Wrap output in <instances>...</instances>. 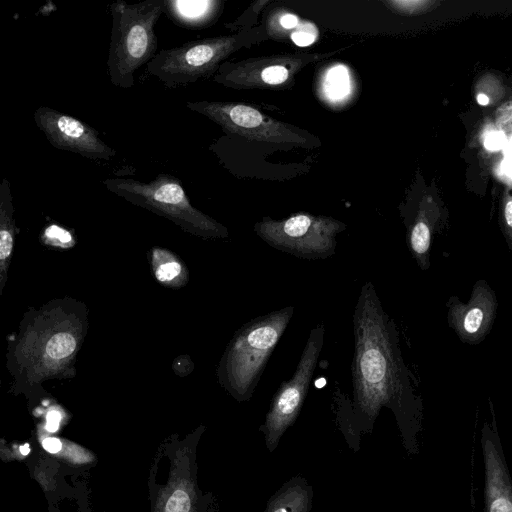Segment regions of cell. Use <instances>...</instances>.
<instances>
[{
	"instance_id": "1",
	"label": "cell",
	"mask_w": 512,
	"mask_h": 512,
	"mask_svg": "<svg viewBox=\"0 0 512 512\" xmlns=\"http://www.w3.org/2000/svg\"><path fill=\"white\" fill-rule=\"evenodd\" d=\"M352 321V400L335 391L338 426L357 451L361 434L371 432L381 409L388 408L395 416L407 452L416 454L423 420L422 399L403 360L395 322L384 310L371 281L361 287Z\"/></svg>"
},
{
	"instance_id": "2",
	"label": "cell",
	"mask_w": 512,
	"mask_h": 512,
	"mask_svg": "<svg viewBox=\"0 0 512 512\" xmlns=\"http://www.w3.org/2000/svg\"><path fill=\"white\" fill-rule=\"evenodd\" d=\"M88 328V307L72 297L54 298L25 311L6 340L11 391L32 397L47 381L73 379Z\"/></svg>"
},
{
	"instance_id": "3",
	"label": "cell",
	"mask_w": 512,
	"mask_h": 512,
	"mask_svg": "<svg viewBox=\"0 0 512 512\" xmlns=\"http://www.w3.org/2000/svg\"><path fill=\"white\" fill-rule=\"evenodd\" d=\"M205 430L199 425L159 444L148 473L150 512H220L215 495L198 482L197 449Z\"/></svg>"
},
{
	"instance_id": "4",
	"label": "cell",
	"mask_w": 512,
	"mask_h": 512,
	"mask_svg": "<svg viewBox=\"0 0 512 512\" xmlns=\"http://www.w3.org/2000/svg\"><path fill=\"white\" fill-rule=\"evenodd\" d=\"M293 313V306L274 310L247 322L234 333L216 375L221 387L236 401L245 402L252 397Z\"/></svg>"
},
{
	"instance_id": "5",
	"label": "cell",
	"mask_w": 512,
	"mask_h": 512,
	"mask_svg": "<svg viewBox=\"0 0 512 512\" xmlns=\"http://www.w3.org/2000/svg\"><path fill=\"white\" fill-rule=\"evenodd\" d=\"M263 24L243 28L229 35L188 41L162 49L146 65V75L166 88L174 89L212 78L233 53L267 40Z\"/></svg>"
},
{
	"instance_id": "6",
	"label": "cell",
	"mask_w": 512,
	"mask_h": 512,
	"mask_svg": "<svg viewBox=\"0 0 512 512\" xmlns=\"http://www.w3.org/2000/svg\"><path fill=\"white\" fill-rule=\"evenodd\" d=\"M164 8L165 0H144L134 4L119 0L110 5L112 30L107 66L114 86L131 88L137 70L156 55L155 26Z\"/></svg>"
},
{
	"instance_id": "7",
	"label": "cell",
	"mask_w": 512,
	"mask_h": 512,
	"mask_svg": "<svg viewBox=\"0 0 512 512\" xmlns=\"http://www.w3.org/2000/svg\"><path fill=\"white\" fill-rule=\"evenodd\" d=\"M104 185L124 200L170 220L194 236L203 239L229 237L226 226L191 204L181 181L174 175L162 173L149 182L109 178Z\"/></svg>"
},
{
	"instance_id": "8",
	"label": "cell",
	"mask_w": 512,
	"mask_h": 512,
	"mask_svg": "<svg viewBox=\"0 0 512 512\" xmlns=\"http://www.w3.org/2000/svg\"><path fill=\"white\" fill-rule=\"evenodd\" d=\"M324 334L322 323L311 329L293 376L282 382L271 400L265 421L259 427L270 453L301 411L323 347Z\"/></svg>"
},
{
	"instance_id": "9",
	"label": "cell",
	"mask_w": 512,
	"mask_h": 512,
	"mask_svg": "<svg viewBox=\"0 0 512 512\" xmlns=\"http://www.w3.org/2000/svg\"><path fill=\"white\" fill-rule=\"evenodd\" d=\"M335 223L315 220L305 213L283 220L263 217L253 230L269 246L306 260H324L335 254Z\"/></svg>"
},
{
	"instance_id": "10",
	"label": "cell",
	"mask_w": 512,
	"mask_h": 512,
	"mask_svg": "<svg viewBox=\"0 0 512 512\" xmlns=\"http://www.w3.org/2000/svg\"><path fill=\"white\" fill-rule=\"evenodd\" d=\"M186 107L220 126L229 134L250 141L279 143L291 134L279 121L265 114L253 104L232 101H188Z\"/></svg>"
},
{
	"instance_id": "11",
	"label": "cell",
	"mask_w": 512,
	"mask_h": 512,
	"mask_svg": "<svg viewBox=\"0 0 512 512\" xmlns=\"http://www.w3.org/2000/svg\"><path fill=\"white\" fill-rule=\"evenodd\" d=\"M445 305L448 326L468 345H477L487 337L498 311L496 292L484 279L474 283L468 302L452 295Z\"/></svg>"
},
{
	"instance_id": "12",
	"label": "cell",
	"mask_w": 512,
	"mask_h": 512,
	"mask_svg": "<svg viewBox=\"0 0 512 512\" xmlns=\"http://www.w3.org/2000/svg\"><path fill=\"white\" fill-rule=\"evenodd\" d=\"M35 121L55 147L97 160H109L116 155L92 127L74 117L40 108L35 113Z\"/></svg>"
},
{
	"instance_id": "13",
	"label": "cell",
	"mask_w": 512,
	"mask_h": 512,
	"mask_svg": "<svg viewBox=\"0 0 512 512\" xmlns=\"http://www.w3.org/2000/svg\"><path fill=\"white\" fill-rule=\"evenodd\" d=\"M291 77V62L283 56H257L224 62L212 80L235 90H265L284 86Z\"/></svg>"
},
{
	"instance_id": "14",
	"label": "cell",
	"mask_w": 512,
	"mask_h": 512,
	"mask_svg": "<svg viewBox=\"0 0 512 512\" xmlns=\"http://www.w3.org/2000/svg\"><path fill=\"white\" fill-rule=\"evenodd\" d=\"M492 422L481 429L485 467L484 512H512V485L490 401Z\"/></svg>"
},
{
	"instance_id": "15",
	"label": "cell",
	"mask_w": 512,
	"mask_h": 512,
	"mask_svg": "<svg viewBox=\"0 0 512 512\" xmlns=\"http://www.w3.org/2000/svg\"><path fill=\"white\" fill-rule=\"evenodd\" d=\"M224 5L223 0H165L164 13L178 26L200 29L213 25Z\"/></svg>"
},
{
	"instance_id": "16",
	"label": "cell",
	"mask_w": 512,
	"mask_h": 512,
	"mask_svg": "<svg viewBox=\"0 0 512 512\" xmlns=\"http://www.w3.org/2000/svg\"><path fill=\"white\" fill-rule=\"evenodd\" d=\"M16 223L9 182L0 184V299L8 280L10 263L15 249Z\"/></svg>"
},
{
	"instance_id": "17",
	"label": "cell",
	"mask_w": 512,
	"mask_h": 512,
	"mask_svg": "<svg viewBox=\"0 0 512 512\" xmlns=\"http://www.w3.org/2000/svg\"><path fill=\"white\" fill-rule=\"evenodd\" d=\"M154 279L167 288H182L189 281V271L183 260L174 252L153 246L147 252Z\"/></svg>"
},
{
	"instance_id": "18",
	"label": "cell",
	"mask_w": 512,
	"mask_h": 512,
	"mask_svg": "<svg viewBox=\"0 0 512 512\" xmlns=\"http://www.w3.org/2000/svg\"><path fill=\"white\" fill-rule=\"evenodd\" d=\"M313 488L301 476L285 482L269 499L264 512H310Z\"/></svg>"
},
{
	"instance_id": "19",
	"label": "cell",
	"mask_w": 512,
	"mask_h": 512,
	"mask_svg": "<svg viewBox=\"0 0 512 512\" xmlns=\"http://www.w3.org/2000/svg\"><path fill=\"white\" fill-rule=\"evenodd\" d=\"M326 91L333 99L345 96L349 92V77L345 67L332 68L326 78Z\"/></svg>"
},
{
	"instance_id": "20",
	"label": "cell",
	"mask_w": 512,
	"mask_h": 512,
	"mask_svg": "<svg viewBox=\"0 0 512 512\" xmlns=\"http://www.w3.org/2000/svg\"><path fill=\"white\" fill-rule=\"evenodd\" d=\"M269 4V1L259 0L253 2L250 7L242 14V16H246L245 18H237L236 21L226 25L227 28L237 32L243 28H251L255 27V23L257 21L259 13L264 9L266 5Z\"/></svg>"
},
{
	"instance_id": "21",
	"label": "cell",
	"mask_w": 512,
	"mask_h": 512,
	"mask_svg": "<svg viewBox=\"0 0 512 512\" xmlns=\"http://www.w3.org/2000/svg\"><path fill=\"white\" fill-rule=\"evenodd\" d=\"M172 366L174 372L179 376H186L190 374L194 368V364L189 355H181L177 357Z\"/></svg>"
},
{
	"instance_id": "22",
	"label": "cell",
	"mask_w": 512,
	"mask_h": 512,
	"mask_svg": "<svg viewBox=\"0 0 512 512\" xmlns=\"http://www.w3.org/2000/svg\"><path fill=\"white\" fill-rule=\"evenodd\" d=\"M291 40L301 47L309 46L315 41V35L307 30H297L291 34Z\"/></svg>"
},
{
	"instance_id": "23",
	"label": "cell",
	"mask_w": 512,
	"mask_h": 512,
	"mask_svg": "<svg viewBox=\"0 0 512 512\" xmlns=\"http://www.w3.org/2000/svg\"><path fill=\"white\" fill-rule=\"evenodd\" d=\"M485 147L489 150H498L505 143L504 135L500 132L490 133L485 139Z\"/></svg>"
},
{
	"instance_id": "24",
	"label": "cell",
	"mask_w": 512,
	"mask_h": 512,
	"mask_svg": "<svg viewBox=\"0 0 512 512\" xmlns=\"http://www.w3.org/2000/svg\"><path fill=\"white\" fill-rule=\"evenodd\" d=\"M42 447L51 454H56L62 450V442L58 438L48 437L42 440Z\"/></svg>"
},
{
	"instance_id": "25",
	"label": "cell",
	"mask_w": 512,
	"mask_h": 512,
	"mask_svg": "<svg viewBox=\"0 0 512 512\" xmlns=\"http://www.w3.org/2000/svg\"><path fill=\"white\" fill-rule=\"evenodd\" d=\"M298 23H299V20H298L297 16L290 14V13L282 14L278 18L279 26L284 29H287V30L295 28L298 25Z\"/></svg>"
},
{
	"instance_id": "26",
	"label": "cell",
	"mask_w": 512,
	"mask_h": 512,
	"mask_svg": "<svg viewBox=\"0 0 512 512\" xmlns=\"http://www.w3.org/2000/svg\"><path fill=\"white\" fill-rule=\"evenodd\" d=\"M477 101L480 105H487L489 103V98L485 94H479L477 96Z\"/></svg>"
}]
</instances>
